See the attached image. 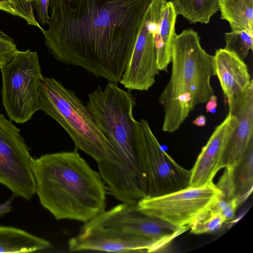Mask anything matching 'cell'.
I'll return each instance as SVG.
<instances>
[{
	"label": "cell",
	"mask_w": 253,
	"mask_h": 253,
	"mask_svg": "<svg viewBox=\"0 0 253 253\" xmlns=\"http://www.w3.org/2000/svg\"><path fill=\"white\" fill-rule=\"evenodd\" d=\"M152 0H50L45 44L58 61L119 83Z\"/></svg>",
	"instance_id": "cell-1"
},
{
	"label": "cell",
	"mask_w": 253,
	"mask_h": 253,
	"mask_svg": "<svg viewBox=\"0 0 253 253\" xmlns=\"http://www.w3.org/2000/svg\"><path fill=\"white\" fill-rule=\"evenodd\" d=\"M136 105L130 90L117 83L100 85L88 94L86 106L114 149L110 159L97 162L99 173L110 193L121 201L141 197L144 184L141 169L142 133L135 120Z\"/></svg>",
	"instance_id": "cell-2"
},
{
	"label": "cell",
	"mask_w": 253,
	"mask_h": 253,
	"mask_svg": "<svg viewBox=\"0 0 253 253\" xmlns=\"http://www.w3.org/2000/svg\"><path fill=\"white\" fill-rule=\"evenodd\" d=\"M32 169L40 202L56 219L85 223L105 211L106 187L77 150L33 158Z\"/></svg>",
	"instance_id": "cell-3"
},
{
	"label": "cell",
	"mask_w": 253,
	"mask_h": 253,
	"mask_svg": "<svg viewBox=\"0 0 253 253\" xmlns=\"http://www.w3.org/2000/svg\"><path fill=\"white\" fill-rule=\"evenodd\" d=\"M200 40L192 29L175 37L170 79L159 98L164 111V132L177 130L196 106L206 104L214 94L212 55L204 50Z\"/></svg>",
	"instance_id": "cell-4"
},
{
	"label": "cell",
	"mask_w": 253,
	"mask_h": 253,
	"mask_svg": "<svg viewBox=\"0 0 253 253\" xmlns=\"http://www.w3.org/2000/svg\"><path fill=\"white\" fill-rule=\"evenodd\" d=\"M39 110L57 122L81 150L96 162L114 156L113 147L86 105L75 93L53 77H42L39 87Z\"/></svg>",
	"instance_id": "cell-5"
},
{
	"label": "cell",
	"mask_w": 253,
	"mask_h": 253,
	"mask_svg": "<svg viewBox=\"0 0 253 253\" xmlns=\"http://www.w3.org/2000/svg\"><path fill=\"white\" fill-rule=\"evenodd\" d=\"M0 69L6 114L11 121L24 124L39 110V87L43 77L38 53L17 49Z\"/></svg>",
	"instance_id": "cell-6"
},
{
	"label": "cell",
	"mask_w": 253,
	"mask_h": 253,
	"mask_svg": "<svg viewBox=\"0 0 253 253\" xmlns=\"http://www.w3.org/2000/svg\"><path fill=\"white\" fill-rule=\"evenodd\" d=\"M213 182L187 188L156 197H146L137 203L144 214L174 226L190 228L194 220L220 194Z\"/></svg>",
	"instance_id": "cell-7"
},
{
	"label": "cell",
	"mask_w": 253,
	"mask_h": 253,
	"mask_svg": "<svg viewBox=\"0 0 253 253\" xmlns=\"http://www.w3.org/2000/svg\"><path fill=\"white\" fill-rule=\"evenodd\" d=\"M167 0H152L144 14L131 56L119 82L129 90L147 91L159 74L155 36Z\"/></svg>",
	"instance_id": "cell-8"
},
{
	"label": "cell",
	"mask_w": 253,
	"mask_h": 253,
	"mask_svg": "<svg viewBox=\"0 0 253 253\" xmlns=\"http://www.w3.org/2000/svg\"><path fill=\"white\" fill-rule=\"evenodd\" d=\"M20 131L0 114V183L14 196L29 200L36 194L33 158Z\"/></svg>",
	"instance_id": "cell-9"
},
{
	"label": "cell",
	"mask_w": 253,
	"mask_h": 253,
	"mask_svg": "<svg viewBox=\"0 0 253 253\" xmlns=\"http://www.w3.org/2000/svg\"><path fill=\"white\" fill-rule=\"evenodd\" d=\"M139 121L145 197L161 196L189 187L191 170L180 166L163 150L146 120Z\"/></svg>",
	"instance_id": "cell-10"
},
{
	"label": "cell",
	"mask_w": 253,
	"mask_h": 253,
	"mask_svg": "<svg viewBox=\"0 0 253 253\" xmlns=\"http://www.w3.org/2000/svg\"><path fill=\"white\" fill-rule=\"evenodd\" d=\"M137 203H123L105 210L85 223L149 238L164 248L188 229L144 214L138 209Z\"/></svg>",
	"instance_id": "cell-11"
},
{
	"label": "cell",
	"mask_w": 253,
	"mask_h": 253,
	"mask_svg": "<svg viewBox=\"0 0 253 253\" xmlns=\"http://www.w3.org/2000/svg\"><path fill=\"white\" fill-rule=\"evenodd\" d=\"M163 248L159 243L149 238L86 223L79 234L68 241V249L72 252L153 253Z\"/></svg>",
	"instance_id": "cell-12"
},
{
	"label": "cell",
	"mask_w": 253,
	"mask_h": 253,
	"mask_svg": "<svg viewBox=\"0 0 253 253\" xmlns=\"http://www.w3.org/2000/svg\"><path fill=\"white\" fill-rule=\"evenodd\" d=\"M225 102L229 112L236 118V124L224 150L222 168H232L242 159L253 142V81L245 91Z\"/></svg>",
	"instance_id": "cell-13"
},
{
	"label": "cell",
	"mask_w": 253,
	"mask_h": 253,
	"mask_svg": "<svg viewBox=\"0 0 253 253\" xmlns=\"http://www.w3.org/2000/svg\"><path fill=\"white\" fill-rule=\"evenodd\" d=\"M236 124V117L228 111L214 128L191 169L189 186L201 187L213 182L216 173L222 168L224 150Z\"/></svg>",
	"instance_id": "cell-14"
},
{
	"label": "cell",
	"mask_w": 253,
	"mask_h": 253,
	"mask_svg": "<svg viewBox=\"0 0 253 253\" xmlns=\"http://www.w3.org/2000/svg\"><path fill=\"white\" fill-rule=\"evenodd\" d=\"M212 75L218 79L225 100L245 91L253 79L247 65L234 52L225 48L212 58Z\"/></svg>",
	"instance_id": "cell-15"
},
{
	"label": "cell",
	"mask_w": 253,
	"mask_h": 253,
	"mask_svg": "<svg viewBox=\"0 0 253 253\" xmlns=\"http://www.w3.org/2000/svg\"><path fill=\"white\" fill-rule=\"evenodd\" d=\"M177 14L171 1H168L163 8L155 46L157 66L159 71L168 72L171 62L173 42L176 35L175 23Z\"/></svg>",
	"instance_id": "cell-16"
},
{
	"label": "cell",
	"mask_w": 253,
	"mask_h": 253,
	"mask_svg": "<svg viewBox=\"0 0 253 253\" xmlns=\"http://www.w3.org/2000/svg\"><path fill=\"white\" fill-rule=\"evenodd\" d=\"M51 247L48 241L25 230L0 226V253H30Z\"/></svg>",
	"instance_id": "cell-17"
},
{
	"label": "cell",
	"mask_w": 253,
	"mask_h": 253,
	"mask_svg": "<svg viewBox=\"0 0 253 253\" xmlns=\"http://www.w3.org/2000/svg\"><path fill=\"white\" fill-rule=\"evenodd\" d=\"M219 11L231 31H243L253 36V0H220Z\"/></svg>",
	"instance_id": "cell-18"
},
{
	"label": "cell",
	"mask_w": 253,
	"mask_h": 253,
	"mask_svg": "<svg viewBox=\"0 0 253 253\" xmlns=\"http://www.w3.org/2000/svg\"><path fill=\"white\" fill-rule=\"evenodd\" d=\"M228 169L235 197L239 205L251 195L253 188V142L240 162Z\"/></svg>",
	"instance_id": "cell-19"
},
{
	"label": "cell",
	"mask_w": 253,
	"mask_h": 253,
	"mask_svg": "<svg viewBox=\"0 0 253 253\" xmlns=\"http://www.w3.org/2000/svg\"><path fill=\"white\" fill-rule=\"evenodd\" d=\"M220 0H172L177 14L190 23L208 24L219 11Z\"/></svg>",
	"instance_id": "cell-20"
},
{
	"label": "cell",
	"mask_w": 253,
	"mask_h": 253,
	"mask_svg": "<svg viewBox=\"0 0 253 253\" xmlns=\"http://www.w3.org/2000/svg\"><path fill=\"white\" fill-rule=\"evenodd\" d=\"M0 10L19 17L41 30L43 29L36 19L32 3L27 0H0Z\"/></svg>",
	"instance_id": "cell-21"
},
{
	"label": "cell",
	"mask_w": 253,
	"mask_h": 253,
	"mask_svg": "<svg viewBox=\"0 0 253 253\" xmlns=\"http://www.w3.org/2000/svg\"><path fill=\"white\" fill-rule=\"evenodd\" d=\"M225 222L220 214L208 208L194 220L190 229L193 234L207 233L219 229Z\"/></svg>",
	"instance_id": "cell-22"
},
{
	"label": "cell",
	"mask_w": 253,
	"mask_h": 253,
	"mask_svg": "<svg viewBox=\"0 0 253 253\" xmlns=\"http://www.w3.org/2000/svg\"><path fill=\"white\" fill-rule=\"evenodd\" d=\"M253 36L243 31L226 32L225 34V48L236 53L242 59L246 58L253 50Z\"/></svg>",
	"instance_id": "cell-23"
},
{
	"label": "cell",
	"mask_w": 253,
	"mask_h": 253,
	"mask_svg": "<svg viewBox=\"0 0 253 253\" xmlns=\"http://www.w3.org/2000/svg\"><path fill=\"white\" fill-rule=\"evenodd\" d=\"M239 205L237 199H226L219 195L209 208L220 214L225 221H228L234 218L236 209Z\"/></svg>",
	"instance_id": "cell-24"
},
{
	"label": "cell",
	"mask_w": 253,
	"mask_h": 253,
	"mask_svg": "<svg viewBox=\"0 0 253 253\" xmlns=\"http://www.w3.org/2000/svg\"><path fill=\"white\" fill-rule=\"evenodd\" d=\"M17 50L13 39L0 30V67L11 59Z\"/></svg>",
	"instance_id": "cell-25"
},
{
	"label": "cell",
	"mask_w": 253,
	"mask_h": 253,
	"mask_svg": "<svg viewBox=\"0 0 253 253\" xmlns=\"http://www.w3.org/2000/svg\"><path fill=\"white\" fill-rule=\"evenodd\" d=\"M50 0H37L35 1L37 17L42 25L47 24Z\"/></svg>",
	"instance_id": "cell-26"
},
{
	"label": "cell",
	"mask_w": 253,
	"mask_h": 253,
	"mask_svg": "<svg viewBox=\"0 0 253 253\" xmlns=\"http://www.w3.org/2000/svg\"><path fill=\"white\" fill-rule=\"evenodd\" d=\"M217 106V98L216 96L213 94L206 103V109L207 113H214Z\"/></svg>",
	"instance_id": "cell-27"
},
{
	"label": "cell",
	"mask_w": 253,
	"mask_h": 253,
	"mask_svg": "<svg viewBox=\"0 0 253 253\" xmlns=\"http://www.w3.org/2000/svg\"><path fill=\"white\" fill-rule=\"evenodd\" d=\"M12 199L11 197L5 202L0 203V216L10 211Z\"/></svg>",
	"instance_id": "cell-28"
},
{
	"label": "cell",
	"mask_w": 253,
	"mask_h": 253,
	"mask_svg": "<svg viewBox=\"0 0 253 253\" xmlns=\"http://www.w3.org/2000/svg\"><path fill=\"white\" fill-rule=\"evenodd\" d=\"M206 117L203 115H200L193 121V124L198 126H203L206 125Z\"/></svg>",
	"instance_id": "cell-29"
},
{
	"label": "cell",
	"mask_w": 253,
	"mask_h": 253,
	"mask_svg": "<svg viewBox=\"0 0 253 253\" xmlns=\"http://www.w3.org/2000/svg\"><path fill=\"white\" fill-rule=\"evenodd\" d=\"M27 0L31 3H33V2H35V1H36L37 0Z\"/></svg>",
	"instance_id": "cell-30"
}]
</instances>
